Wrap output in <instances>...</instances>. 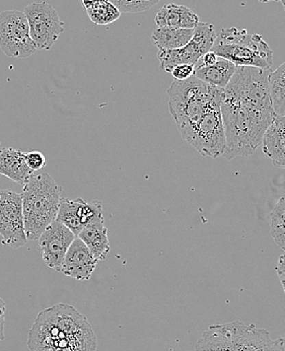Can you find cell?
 <instances>
[{
  "mask_svg": "<svg viewBox=\"0 0 285 351\" xmlns=\"http://www.w3.org/2000/svg\"><path fill=\"white\" fill-rule=\"evenodd\" d=\"M272 69L238 66L223 92L221 110L225 127L223 158L249 156L262 145L276 117L270 95Z\"/></svg>",
  "mask_w": 285,
  "mask_h": 351,
  "instance_id": "cell-1",
  "label": "cell"
},
{
  "mask_svg": "<svg viewBox=\"0 0 285 351\" xmlns=\"http://www.w3.org/2000/svg\"><path fill=\"white\" fill-rule=\"evenodd\" d=\"M92 325L77 308L57 304L40 312L27 337L29 351H96Z\"/></svg>",
  "mask_w": 285,
  "mask_h": 351,
  "instance_id": "cell-2",
  "label": "cell"
},
{
  "mask_svg": "<svg viewBox=\"0 0 285 351\" xmlns=\"http://www.w3.org/2000/svg\"><path fill=\"white\" fill-rule=\"evenodd\" d=\"M223 90L210 86L195 76L186 80H174L168 90L169 110L187 141L194 127L214 101L223 99Z\"/></svg>",
  "mask_w": 285,
  "mask_h": 351,
  "instance_id": "cell-3",
  "label": "cell"
},
{
  "mask_svg": "<svg viewBox=\"0 0 285 351\" xmlns=\"http://www.w3.org/2000/svg\"><path fill=\"white\" fill-rule=\"evenodd\" d=\"M194 351H285L284 338L240 321L212 325L202 333Z\"/></svg>",
  "mask_w": 285,
  "mask_h": 351,
  "instance_id": "cell-4",
  "label": "cell"
},
{
  "mask_svg": "<svg viewBox=\"0 0 285 351\" xmlns=\"http://www.w3.org/2000/svg\"><path fill=\"white\" fill-rule=\"evenodd\" d=\"M62 187L47 174L29 177L23 189V215L27 241L38 240L43 230L56 221Z\"/></svg>",
  "mask_w": 285,
  "mask_h": 351,
  "instance_id": "cell-5",
  "label": "cell"
},
{
  "mask_svg": "<svg viewBox=\"0 0 285 351\" xmlns=\"http://www.w3.org/2000/svg\"><path fill=\"white\" fill-rule=\"evenodd\" d=\"M211 51L238 67L268 69L273 64V52L262 36L249 34L246 29L236 27L221 29Z\"/></svg>",
  "mask_w": 285,
  "mask_h": 351,
  "instance_id": "cell-6",
  "label": "cell"
},
{
  "mask_svg": "<svg viewBox=\"0 0 285 351\" xmlns=\"http://www.w3.org/2000/svg\"><path fill=\"white\" fill-rule=\"evenodd\" d=\"M221 104V100L214 101L208 108L186 141L202 156L217 158L225 154L227 141Z\"/></svg>",
  "mask_w": 285,
  "mask_h": 351,
  "instance_id": "cell-7",
  "label": "cell"
},
{
  "mask_svg": "<svg viewBox=\"0 0 285 351\" xmlns=\"http://www.w3.org/2000/svg\"><path fill=\"white\" fill-rule=\"evenodd\" d=\"M0 48L14 58H27L37 51L24 12L5 10L0 14Z\"/></svg>",
  "mask_w": 285,
  "mask_h": 351,
  "instance_id": "cell-8",
  "label": "cell"
},
{
  "mask_svg": "<svg viewBox=\"0 0 285 351\" xmlns=\"http://www.w3.org/2000/svg\"><path fill=\"white\" fill-rule=\"evenodd\" d=\"M215 39L214 27L208 23L200 22L194 29L193 37L187 45L180 49L158 50L160 69L171 73L173 69L178 65H195L204 54L211 51Z\"/></svg>",
  "mask_w": 285,
  "mask_h": 351,
  "instance_id": "cell-9",
  "label": "cell"
},
{
  "mask_svg": "<svg viewBox=\"0 0 285 351\" xmlns=\"http://www.w3.org/2000/svg\"><path fill=\"white\" fill-rule=\"evenodd\" d=\"M29 34L37 50H50L64 32L58 12L47 2H34L24 10Z\"/></svg>",
  "mask_w": 285,
  "mask_h": 351,
  "instance_id": "cell-10",
  "label": "cell"
},
{
  "mask_svg": "<svg viewBox=\"0 0 285 351\" xmlns=\"http://www.w3.org/2000/svg\"><path fill=\"white\" fill-rule=\"evenodd\" d=\"M0 236L2 245L10 249L22 248L27 243L22 195L12 190H0Z\"/></svg>",
  "mask_w": 285,
  "mask_h": 351,
  "instance_id": "cell-11",
  "label": "cell"
},
{
  "mask_svg": "<svg viewBox=\"0 0 285 351\" xmlns=\"http://www.w3.org/2000/svg\"><path fill=\"white\" fill-rule=\"evenodd\" d=\"M56 221L77 237L84 226L105 221L102 203L99 201L86 202L82 198L71 200L61 197Z\"/></svg>",
  "mask_w": 285,
  "mask_h": 351,
  "instance_id": "cell-12",
  "label": "cell"
},
{
  "mask_svg": "<svg viewBox=\"0 0 285 351\" xmlns=\"http://www.w3.org/2000/svg\"><path fill=\"white\" fill-rule=\"evenodd\" d=\"M75 238V234L62 223L57 221L50 223L38 239L46 265L60 272L65 254Z\"/></svg>",
  "mask_w": 285,
  "mask_h": 351,
  "instance_id": "cell-13",
  "label": "cell"
},
{
  "mask_svg": "<svg viewBox=\"0 0 285 351\" xmlns=\"http://www.w3.org/2000/svg\"><path fill=\"white\" fill-rule=\"evenodd\" d=\"M98 262L84 243L77 237L65 254L60 272L78 281L90 280Z\"/></svg>",
  "mask_w": 285,
  "mask_h": 351,
  "instance_id": "cell-14",
  "label": "cell"
},
{
  "mask_svg": "<svg viewBox=\"0 0 285 351\" xmlns=\"http://www.w3.org/2000/svg\"><path fill=\"white\" fill-rule=\"evenodd\" d=\"M262 149L274 166L285 169V115L274 118L264 135Z\"/></svg>",
  "mask_w": 285,
  "mask_h": 351,
  "instance_id": "cell-15",
  "label": "cell"
},
{
  "mask_svg": "<svg viewBox=\"0 0 285 351\" xmlns=\"http://www.w3.org/2000/svg\"><path fill=\"white\" fill-rule=\"evenodd\" d=\"M155 22L158 27L195 29L200 21L197 14L187 6L170 3L158 10Z\"/></svg>",
  "mask_w": 285,
  "mask_h": 351,
  "instance_id": "cell-16",
  "label": "cell"
},
{
  "mask_svg": "<svg viewBox=\"0 0 285 351\" xmlns=\"http://www.w3.org/2000/svg\"><path fill=\"white\" fill-rule=\"evenodd\" d=\"M33 174L25 162L24 152L12 147L0 149V175L18 185H25Z\"/></svg>",
  "mask_w": 285,
  "mask_h": 351,
  "instance_id": "cell-17",
  "label": "cell"
},
{
  "mask_svg": "<svg viewBox=\"0 0 285 351\" xmlns=\"http://www.w3.org/2000/svg\"><path fill=\"white\" fill-rule=\"evenodd\" d=\"M77 238L84 243L98 261H102L107 258L110 252V244L105 221L84 226L78 234Z\"/></svg>",
  "mask_w": 285,
  "mask_h": 351,
  "instance_id": "cell-18",
  "label": "cell"
},
{
  "mask_svg": "<svg viewBox=\"0 0 285 351\" xmlns=\"http://www.w3.org/2000/svg\"><path fill=\"white\" fill-rule=\"evenodd\" d=\"M236 67L231 61L219 57L214 64L195 69L194 76L210 86L225 90L236 73Z\"/></svg>",
  "mask_w": 285,
  "mask_h": 351,
  "instance_id": "cell-19",
  "label": "cell"
},
{
  "mask_svg": "<svg viewBox=\"0 0 285 351\" xmlns=\"http://www.w3.org/2000/svg\"><path fill=\"white\" fill-rule=\"evenodd\" d=\"M194 29L158 27L151 35V41L158 50L180 49L193 37Z\"/></svg>",
  "mask_w": 285,
  "mask_h": 351,
  "instance_id": "cell-20",
  "label": "cell"
},
{
  "mask_svg": "<svg viewBox=\"0 0 285 351\" xmlns=\"http://www.w3.org/2000/svg\"><path fill=\"white\" fill-rule=\"evenodd\" d=\"M269 88L276 116L285 115V62L270 73Z\"/></svg>",
  "mask_w": 285,
  "mask_h": 351,
  "instance_id": "cell-21",
  "label": "cell"
},
{
  "mask_svg": "<svg viewBox=\"0 0 285 351\" xmlns=\"http://www.w3.org/2000/svg\"><path fill=\"white\" fill-rule=\"evenodd\" d=\"M86 14L90 20L98 25L112 24L121 16L120 10L109 0H103L90 10H86Z\"/></svg>",
  "mask_w": 285,
  "mask_h": 351,
  "instance_id": "cell-22",
  "label": "cell"
},
{
  "mask_svg": "<svg viewBox=\"0 0 285 351\" xmlns=\"http://www.w3.org/2000/svg\"><path fill=\"white\" fill-rule=\"evenodd\" d=\"M271 217V236L278 247L285 251V195L280 198Z\"/></svg>",
  "mask_w": 285,
  "mask_h": 351,
  "instance_id": "cell-23",
  "label": "cell"
},
{
  "mask_svg": "<svg viewBox=\"0 0 285 351\" xmlns=\"http://www.w3.org/2000/svg\"><path fill=\"white\" fill-rule=\"evenodd\" d=\"M120 12L126 14H138L147 12L158 4L160 0H109Z\"/></svg>",
  "mask_w": 285,
  "mask_h": 351,
  "instance_id": "cell-24",
  "label": "cell"
},
{
  "mask_svg": "<svg viewBox=\"0 0 285 351\" xmlns=\"http://www.w3.org/2000/svg\"><path fill=\"white\" fill-rule=\"evenodd\" d=\"M24 158L27 166L33 172L41 170L47 165L45 156L39 151L24 152Z\"/></svg>",
  "mask_w": 285,
  "mask_h": 351,
  "instance_id": "cell-25",
  "label": "cell"
},
{
  "mask_svg": "<svg viewBox=\"0 0 285 351\" xmlns=\"http://www.w3.org/2000/svg\"><path fill=\"white\" fill-rule=\"evenodd\" d=\"M194 73H195L194 65L181 64L173 69L171 75H173L175 80H186L194 76Z\"/></svg>",
  "mask_w": 285,
  "mask_h": 351,
  "instance_id": "cell-26",
  "label": "cell"
},
{
  "mask_svg": "<svg viewBox=\"0 0 285 351\" xmlns=\"http://www.w3.org/2000/svg\"><path fill=\"white\" fill-rule=\"evenodd\" d=\"M217 59H219V56L215 53H213L212 51H209L194 65V69H199V67L210 66V65L214 64L216 62Z\"/></svg>",
  "mask_w": 285,
  "mask_h": 351,
  "instance_id": "cell-27",
  "label": "cell"
},
{
  "mask_svg": "<svg viewBox=\"0 0 285 351\" xmlns=\"http://www.w3.org/2000/svg\"><path fill=\"white\" fill-rule=\"evenodd\" d=\"M275 270L277 272L278 277H280V283H282L285 293V251L284 254L280 255Z\"/></svg>",
  "mask_w": 285,
  "mask_h": 351,
  "instance_id": "cell-28",
  "label": "cell"
},
{
  "mask_svg": "<svg viewBox=\"0 0 285 351\" xmlns=\"http://www.w3.org/2000/svg\"><path fill=\"white\" fill-rule=\"evenodd\" d=\"M5 302L0 298V343L4 339V324H5Z\"/></svg>",
  "mask_w": 285,
  "mask_h": 351,
  "instance_id": "cell-29",
  "label": "cell"
},
{
  "mask_svg": "<svg viewBox=\"0 0 285 351\" xmlns=\"http://www.w3.org/2000/svg\"><path fill=\"white\" fill-rule=\"evenodd\" d=\"M103 0H82V5L86 10H90L92 6L97 5V4L100 3Z\"/></svg>",
  "mask_w": 285,
  "mask_h": 351,
  "instance_id": "cell-30",
  "label": "cell"
},
{
  "mask_svg": "<svg viewBox=\"0 0 285 351\" xmlns=\"http://www.w3.org/2000/svg\"><path fill=\"white\" fill-rule=\"evenodd\" d=\"M258 1L262 2V3H267V2L280 1V0H258Z\"/></svg>",
  "mask_w": 285,
  "mask_h": 351,
  "instance_id": "cell-31",
  "label": "cell"
},
{
  "mask_svg": "<svg viewBox=\"0 0 285 351\" xmlns=\"http://www.w3.org/2000/svg\"><path fill=\"white\" fill-rule=\"evenodd\" d=\"M280 1L282 2V5H284V10H285V0H280Z\"/></svg>",
  "mask_w": 285,
  "mask_h": 351,
  "instance_id": "cell-32",
  "label": "cell"
}]
</instances>
